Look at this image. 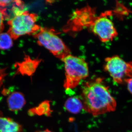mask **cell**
I'll return each instance as SVG.
<instances>
[{
	"label": "cell",
	"instance_id": "cell-19",
	"mask_svg": "<svg viewBox=\"0 0 132 132\" xmlns=\"http://www.w3.org/2000/svg\"><path fill=\"white\" fill-rule=\"evenodd\" d=\"M1 114H2L1 112H0V116H2Z\"/></svg>",
	"mask_w": 132,
	"mask_h": 132
},
{
	"label": "cell",
	"instance_id": "cell-7",
	"mask_svg": "<svg viewBox=\"0 0 132 132\" xmlns=\"http://www.w3.org/2000/svg\"><path fill=\"white\" fill-rule=\"evenodd\" d=\"M111 14V12L102 13L97 16L90 28L92 32L103 42L112 40L118 36L114 24L109 17Z\"/></svg>",
	"mask_w": 132,
	"mask_h": 132
},
{
	"label": "cell",
	"instance_id": "cell-15",
	"mask_svg": "<svg viewBox=\"0 0 132 132\" xmlns=\"http://www.w3.org/2000/svg\"><path fill=\"white\" fill-rule=\"evenodd\" d=\"M6 69V68L0 69V86L2 85L4 78L6 75V73L5 72Z\"/></svg>",
	"mask_w": 132,
	"mask_h": 132
},
{
	"label": "cell",
	"instance_id": "cell-12",
	"mask_svg": "<svg viewBox=\"0 0 132 132\" xmlns=\"http://www.w3.org/2000/svg\"><path fill=\"white\" fill-rule=\"evenodd\" d=\"M51 112L49 101H46L40 104L39 106L30 109L28 112L30 115L44 114L47 116H50L51 114Z\"/></svg>",
	"mask_w": 132,
	"mask_h": 132
},
{
	"label": "cell",
	"instance_id": "cell-14",
	"mask_svg": "<svg viewBox=\"0 0 132 132\" xmlns=\"http://www.w3.org/2000/svg\"><path fill=\"white\" fill-rule=\"evenodd\" d=\"M6 9L0 8V33L2 32L4 28L3 20H7Z\"/></svg>",
	"mask_w": 132,
	"mask_h": 132
},
{
	"label": "cell",
	"instance_id": "cell-6",
	"mask_svg": "<svg viewBox=\"0 0 132 132\" xmlns=\"http://www.w3.org/2000/svg\"><path fill=\"white\" fill-rule=\"evenodd\" d=\"M95 10L90 6L77 9L74 12L63 29L64 32L79 31L90 28L97 17Z\"/></svg>",
	"mask_w": 132,
	"mask_h": 132
},
{
	"label": "cell",
	"instance_id": "cell-3",
	"mask_svg": "<svg viewBox=\"0 0 132 132\" xmlns=\"http://www.w3.org/2000/svg\"><path fill=\"white\" fill-rule=\"evenodd\" d=\"M38 18L36 14L23 11L8 21L9 28L8 34L15 40L26 35L35 34L42 28L36 24Z\"/></svg>",
	"mask_w": 132,
	"mask_h": 132
},
{
	"label": "cell",
	"instance_id": "cell-18",
	"mask_svg": "<svg viewBox=\"0 0 132 132\" xmlns=\"http://www.w3.org/2000/svg\"><path fill=\"white\" fill-rule=\"evenodd\" d=\"M37 132H52L51 131L48 130V129H46L45 130H43V131H38Z\"/></svg>",
	"mask_w": 132,
	"mask_h": 132
},
{
	"label": "cell",
	"instance_id": "cell-2",
	"mask_svg": "<svg viewBox=\"0 0 132 132\" xmlns=\"http://www.w3.org/2000/svg\"><path fill=\"white\" fill-rule=\"evenodd\" d=\"M62 61L65 67V79L64 87L66 90L75 88L81 80L88 76V65L84 59L71 54Z\"/></svg>",
	"mask_w": 132,
	"mask_h": 132
},
{
	"label": "cell",
	"instance_id": "cell-10",
	"mask_svg": "<svg viewBox=\"0 0 132 132\" xmlns=\"http://www.w3.org/2000/svg\"><path fill=\"white\" fill-rule=\"evenodd\" d=\"M21 125L9 118L0 116V132H21Z\"/></svg>",
	"mask_w": 132,
	"mask_h": 132
},
{
	"label": "cell",
	"instance_id": "cell-11",
	"mask_svg": "<svg viewBox=\"0 0 132 132\" xmlns=\"http://www.w3.org/2000/svg\"><path fill=\"white\" fill-rule=\"evenodd\" d=\"M64 107L68 112L74 114L79 113L83 109L82 101L76 97L68 99L65 102Z\"/></svg>",
	"mask_w": 132,
	"mask_h": 132
},
{
	"label": "cell",
	"instance_id": "cell-1",
	"mask_svg": "<svg viewBox=\"0 0 132 132\" xmlns=\"http://www.w3.org/2000/svg\"><path fill=\"white\" fill-rule=\"evenodd\" d=\"M102 78H98L84 83L81 95L83 109L94 116L115 111L116 102Z\"/></svg>",
	"mask_w": 132,
	"mask_h": 132
},
{
	"label": "cell",
	"instance_id": "cell-5",
	"mask_svg": "<svg viewBox=\"0 0 132 132\" xmlns=\"http://www.w3.org/2000/svg\"><path fill=\"white\" fill-rule=\"evenodd\" d=\"M104 69L108 72L114 82L122 84L132 78V62H126L118 55L105 59Z\"/></svg>",
	"mask_w": 132,
	"mask_h": 132
},
{
	"label": "cell",
	"instance_id": "cell-17",
	"mask_svg": "<svg viewBox=\"0 0 132 132\" xmlns=\"http://www.w3.org/2000/svg\"><path fill=\"white\" fill-rule=\"evenodd\" d=\"M125 82L127 84L128 91L132 94V78L128 79L125 81Z\"/></svg>",
	"mask_w": 132,
	"mask_h": 132
},
{
	"label": "cell",
	"instance_id": "cell-8",
	"mask_svg": "<svg viewBox=\"0 0 132 132\" xmlns=\"http://www.w3.org/2000/svg\"><path fill=\"white\" fill-rule=\"evenodd\" d=\"M41 61V59H32L29 55H26L23 61L15 63V66L17 68L16 74L32 76L35 72Z\"/></svg>",
	"mask_w": 132,
	"mask_h": 132
},
{
	"label": "cell",
	"instance_id": "cell-9",
	"mask_svg": "<svg viewBox=\"0 0 132 132\" xmlns=\"http://www.w3.org/2000/svg\"><path fill=\"white\" fill-rule=\"evenodd\" d=\"M26 102L24 95L20 92H13L7 98L9 110L14 112H18L23 108Z\"/></svg>",
	"mask_w": 132,
	"mask_h": 132
},
{
	"label": "cell",
	"instance_id": "cell-4",
	"mask_svg": "<svg viewBox=\"0 0 132 132\" xmlns=\"http://www.w3.org/2000/svg\"><path fill=\"white\" fill-rule=\"evenodd\" d=\"M53 29L42 27L39 31L33 35L37 40L38 45L47 49L54 56L62 60L71 51L63 41Z\"/></svg>",
	"mask_w": 132,
	"mask_h": 132
},
{
	"label": "cell",
	"instance_id": "cell-13",
	"mask_svg": "<svg viewBox=\"0 0 132 132\" xmlns=\"http://www.w3.org/2000/svg\"><path fill=\"white\" fill-rule=\"evenodd\" d=\"M12 38L9 34L6 33H0V49L6 50L13 46Z\"/></svg>",
	"mask_w": 132,
	"mask_h": 132
},
{
	"label": "cell",
	"instance_id": "cell-16",
	"mask_svg": "<svg viewBox=\"0 0 132 132\" xmlns=\"http://www.w3.org/2000/svg\"><path fill=\"white\" fill-rule=\"evenodd\" d=\"M13 1H8V0H3L0 1V6L4 7L9 6L12 4Z\"/></svg>",
	"mask_w": 132,
	"mask_h": 132
}]
</instances>
